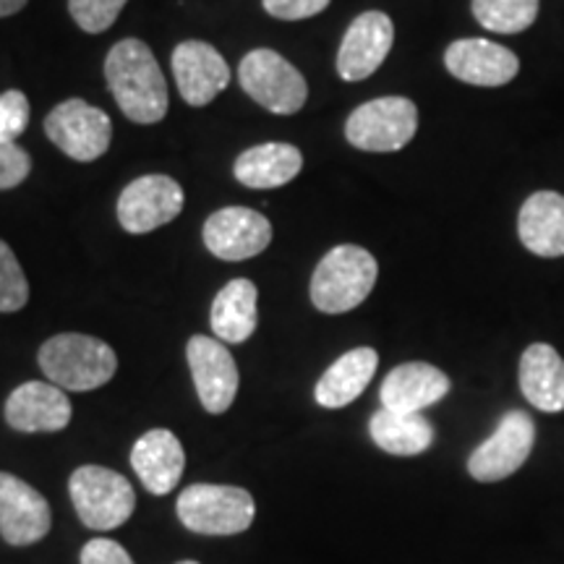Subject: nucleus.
Returning a JSON list of instances; mask_svg holds the SVG:
<instances>
[{
  "mask_svg": "<svg viewBox=\"0 0 564 564\" xmlns=\"http://www.w3.org/2000/svg\"><path fill=\"white\" fill-rule=\"evenodd\" d=\"M105 79L129 121L150 126L167 116V84L147 42L131 37L112 45Z\"/></svg>",
  "mask_w": 564,
  "mask_h": 564,
  "instance_id": "nucleus-1",
  "label": "nucleus"
},
{
  "mask_svg": "<svg viewBox=\"0 0 564 564\" xmlns=\"http://www.w3.org/2000/svg\"><path fill=\"white\" fill-rule=\"evenodd\" d=\"M40 369L51 384L70 392H89L108 384L118 371V356L97 337L63 333L40 348Z\"/></svg>",
  "mask_w": 564,
  "mask_h": 564,
  "instance_id": "nucleus-2",
  "label": "nucleus"
},
{
  "mask_svg": "<svg viewBox=\"0 0 564 564\" xmlns=\"http://www.w3.org/2000/svg\"><path fill=\"white\" fill-rule=\"evenodd\" d=\"M379 264L361 246H335L312 274V303L324 314H345L369 299Z\"/></svg>",
  "mask_w": 564,
  "mask_h": 564,
  "instance_id": "nucleus-3",
  "label": "nucleus"
},
{
  "mask_svg": "<svg viewBox=\"0 0 564 564\" xmlns=\"http://www.w3.org/2000/svg\"><path fill=\"white\" fill-rule=\"evenodd\" d=\"M175 510L188 531L199 535H236L249 531L257 505L241 486L194 484L181 491Z\"/></svg>",
  "mask_w": 564,
  "mask_h": 564,
  "instance_id": "nucleus-4",
  "label": "nucleus"
},
{
  "mask_svg": "<svg viewBox=\"0 0 564 564\" xmlns=\"http://www.w3.org/2000/svg\"><path fill=\"white\" fill-rule=\"evenodd\" d=\"M68 491L79 520L91 531L121 528L133 514L137 494L129 478L102 465H82L68 478Z\"/></svg>",
  "mask_w": 564,
  "mask_h": 564,
  "instance_id": "nucleus-5",
  "label": "nucleus"
},
{
  "mask_svg": "<svg viewBox=\"0 0 564 564\" xmlns=\"http://www.w3.org/2000/svg\"><path fill=\"white\" fill-rule=\"evenodd\" d=\"M241 89L274 116H293L306 105L308 84L291 61L274 51H251L238 68Z\"/></svg>",
  "mask_w": 564,
  "mask_h": 564,
  "instance_id": "nucleus-6",
  "label": "nucleus"
},
{
  "mask_svg": "<svg viewBox=\"0 0 564 564\" xmlns=\"http://www.w3.org/2000/svg\"><path fill=\"white\" fill-rule=\"evenodd\" d=\"M419 131V108L408 97H379L350 112L345 139L361 152H398Z\"/></svg>",
  "mask_w": 564,
  "mask_h": 564,
  "instance_id": "nucleus-7",
  "label": "nucleus"
},
{
  "mask_svg": "<svg viewBox=\"0 0 564 564\" xmlns=\"http://www.w3.org/2000/svg\"><path fill=\"white\" fill-rule=\"evenodd\" d=\"M45 133L66 158L91 162L108 152L112 123L105 110L79 100V97H70L47 112Z\"/></svg>",
  "mask_w": 564,
  "mask_h": 564,
  "instance_id": "nucleus-8",
  "label": "nucleus"
},
{
  "mask_svg": "<svg viewBox=\"0 0 564 564\" xmlns=\"http://www.w3.org/2000/svg\"><path fill=\"white\" fill-rule=\"evenodd\" d=\"M535 444V423L525 411H510L494 434L470 453L468 474L481 484H497L518 474Z\"/></svg>",
  "mask_w": 564,
  "mask_h": 564,
  "instance_id": "nucleus-9",
  "label": "nucleus"
},
{
  "mask_svg": "<svg viewBox=\"0 0 564 564\" xmlns=\"http://www.w3.org/2000/svg\"><path fill=\"white\" fill-rule=\"evenodd\" d=\"M183 202L186 194L171 175H141L118 196V223L133 236L152 232L173 223L181 215Z\"/></svg>",
  "mask_w": 564,
  "mask_h": 564,
  "instance_id": "nucleus-10",
  "label": "nucleus"
},
{
  "mask_svg": "<svg viewBox=\"0 0 564 564\" xmlns=\"http://www.w3.org/2000/svg\"><path fill=\"white\" fill-rule=\"evenodd\" d=\"M186 358L204 411L212 415L228 411L238 394V366L225 343L207 335H194L186 345Z\"/></svg>",
  "mask_w": 564,
  "mask_h": 564,
  "instance_id": "nucleus-11",
  "label": "nucleus"
},
{
  "mask_svg": "<svg viewBox=\"0 0 564 564\" xmlns=\"http://www.w3.org/2000/svg\"><path fill=\"white\" fill-rule=\"evenodd\" d=\"M51 525L47 499L34 486L0 470V539L11 546H30L45 539Z\"/></svg>",
  "mask_w": 564,
  "mask_h": 564,
  "instance_id": "nucleus-12",
  "label": "nucleus"
},
{
  "mask_svg": "<svg viewBox=\"0 0 564 564\" xmlns=\"http://www.w3.org/2000/svg\"><path fill=\"white\" fill-rule=\"evenodd\" d=\"M272 241V225L249 207H225L204 223V243L223 262L259 257Z\"/></svg>",
  "mask_w": 564,
  "mask_h": 564,
  "instance_id": "nucleus-13",
  "label": "nucleus"
},
{
  "mask_svg": "<svg viewBox=\"0 0 564 564\" xmlns=\"http://www.w3.org/2000/svg\"><path fill=\"white\" fill-rule=\"evenodd\" d=\"M394 24L382 11H366L352 19L337 51V74L345 82H364L382 66L392 51Z\"/></svg>",
  "mask_w": 564,
  "mask_h": 564,
  "instance_id": "nucleus-14",
  "label": "nucleus"
},
{
  "mask_svg": "<svg viewBox=\"0 0 564 564\" xmlns=\"http://www.w3.org/2000/svg\"><path fill=\"white\" fill-rule=\"evenodd\" d=\"M173 76L181 97L194 108H204L230 84L228 63L209 42L186 40L173 51Z\"/></svg>",
  "mask_w": 564,
  "mask_h": 564,
  "instance_id": "nucleus-15",
  "label": "nucleus"
},
{
  "mask_svg": "<svg viewBox=\"0 0 564 564\" xmlns=\"http://www.w3.org/2000/svg\"><path fill=\"white\" fill-rule=\"evenodd\" d=\"M444 66L455 79L474 87H505L520 74V58L491 40H457L444 53Z\"/></svg>",
  "mask_w": 564,
  "mask_h": 564,
  "instance_id": "nucleus-16",
  "label": "nucleus"
},
{
  "mask_svg": "<svg viewBox=\"0 0 564 564\" xmlns=\"http://www.w3.org/2000/svg\"><path fill=\"white\" fill-rule=\"evenodd\" d=\"M6 423L13 432H63L70 423V400L51 382H26L6 400Z\"/></svg>",
  "mask_w": 564,
  "mask_h": 564,
  "instance_id": "nucleus-17",
  "label": "nucleus"
},
{
  "mask_svg": "<svg viewBox=\"0 0 564 564\" xmlns=\"http://www.w3.org/2000/svg\"><path fill=\"white\" fill-rule=\"evenodd\" d=\"M449 377L432 364H400L382 382V408L398 413H421L440 403L449 392Z\"/></svg>",
  "mask_w": 564,
  "mask_h": 564,
  "instance_id": "nucleus-18",
  "label": "nucleus"
},
{
  "mask_svg": "<svg viewBox=\"0 0 564 564\" xmlns=\"http://www.w3.org/2000/svg\"><path fill=\"white\" fill-rule=\"evenodd\" d=\"M131 465L147 491L154 497H165L181 481L183 468H186V453L173 432L152 429L133 444Z\"/></svg>",
  "mask_w": 564,
  "mask_h": 564,
  "instance_id": "nucleus-19",
  "label": "nucleus"
},
{
  "mask_svg": "<svg viewBox=\"0 0 564 564\" xmlns=\"http://www.w3.org/2000/svg\"><path fill=\"white\" fill-rule=\"evenodd\" d=\"M518 236L535 257H564V196L556 192L528 196L518 215Z\"/></svg>",
  "mask_w": 564,
  "mask_h": 564,
  "instance_id": "nucleus-20",
  "label": "nucleus"
},
{
  "mask_svg": "<svg viewBox=\"0 0 564 564\" xmlns=\"http://www.w3.org/2000/svg\"><path fill=\"white\" fill-rule=\"evenodd\" d=\"M518 382L533 408L544 413L564 411V361L552 345L533 343L523 352Z\"/></svg>",
  "mask_w": 564,
  "mask_h": 564,
  "instance_id": "nucleus-21",
  "label": "nucleus"
},
{
  "mask_svg": "<svg viewBox=\"0 0 564 564\" xmlns=\"http://www.w3.org/2000/svg\"><path fill=\"white\" fill-rule=\"evenodd\" d=\"M377 366L379 356L373 348H352L348 352H343V356L322 373L319 382H316V403L322 408H329V411L350 405L352 400L361 398L366 387L371 384Z\"/></svg>",
  "mask_w": 564,
  "mask_h": 564,
  "instance_id": "nucleus-22",
  "label": "nucleus"
},
{
  "mask_svg": "<svg viewBox=\"0 0 564 564\" xmlns=\"http://www.w3.org/2000/svg\"><path fill=\"white\" fill-rule=\"evenodd\" d=\"M259 291L251 280L238 278L223 285L212 303V333L220 343H246L257 329Z\"/></svg>",
  "mask_w": 564,
  "mask_h": 564,
  "instance_id": "nucleus-23",
  "label": "nucleus"
},
{
  "mask_svg": "<svg viewBox=\"0 0 564 564\" xmlns=\"http://www.w3.org/2000/svg\"><path fill=\"white\" fill-rule=\"evenodd\" d=\"M303 167V154L299 147L285 141H270L246 150L236 160V178L249 188H280L291 183Z\"/></svg>",
  "mask_w": 564,
  "mask_h": 564,
  "instance_id": "nucleus-24",
  "label": "nucleus"
},
{
  "mask_svg": "<svg viewBox=\"0 0 564 564\" xmlns=\"http://www.w3.org/2000/svg\"><path fill=\"white\" fill-rule=\"evenodd\" d=\"M369 434L379 449L398 457L421 455L434 444V426L421 413H398L387 408L371 415Z\"/></svg>",
  "mask_w": 564,
  "mask_h": 564,
  "instance_id": "nucleus-25",
  "label": "nucleus"
},
{
  "mask_svg": "<svg viewBox=\"0 0 564 564\" xmlns=\"http://www.w3.org/2000/svg\"><path fill=\"white\" fill-rule=\"evenodd\" d=\"M474 17L484 30L520 34L539 19V0H474Z\"/></svg>",
  "mask_w": 564,
  "mask_h": 564,
  "instance_id": "nucleus-26",
  "label": "nucleus"
},
{
  "mask_svg": "<svg viewBox=\"0 0 564 564\" xmlns=\"http://www.w3.org/2000/svg\"><path fill=\"white\" fill-rule=\"evenodd\" d=\"M30 301V282L21 270L17 253L9 249V243L0 241V312L13 314L21 312Z\"/></svg>",
  "mask_w": 564,
  "mask_h": 564,
  "instance_id": "nucleus-27",
  "label": "nucleus"
},
{
  "mask_svg": "<svg viewBox=\"0 0 564 564\" xmlns=\"http://www.w3.org/2000/svg\"><path fill=\"white\" fill-rule=\"evenodd\" d=\"M126 3L129 0H68V11L84 32L100 34L116 24Z\"/></svg>",
  "mask_w": 564,
  "mask_h": 564,
  "instance_id": "nucleus-28",
  "label": "nucleus"
},
{
  "mask_svg": "<svg viewBox=\"0 0 564 564\" xmlns=\"http://www.w3.org/2000/svg\"><path fill=\"white\" fill-rule=\"evenodd\" d=\"M30 123V100L24 91L11 89L0 95V141H13Z\"/></svg>",
  "mask_w": 564,
  "mask_h": 564,
  "instance_id": "nucleus-29",
  "label": "nucleus"
},
{
  "mask_svg": "<svg viewBox=\"0 0 564 564\" xmlns=\"http://www.w3.org/2000/svg\"><path fill=\"white\" fill-rule=\"evenodd\" d=\"M32 173V160L17 141H0V192L17 188Z\"/></svg>",
  "mask_w": 564,
  "mask_h": 564,
  "instance_id": "nucleus-30",
  "label": "nucleus"
},
{
  "mask_svg": "<svg viewBox=\"0 0 564 564\" xmlns=\"http://www.w3.org/2000/svg\"><path fill=\"white\" fill-rule=\"evenodd\" d=\"M333 0H262L264 11L282 21H301L322 13Z\"/></svg>",
  "mask_w": 564,
  "mask_h": 564,
  "instance_id": "nucleus-31",
  "label": "nucleus"
},
{
  "mask_svg": "<svg viewBox=\"0 0 564 564\" xmlns=\"http://www.w3.org/2000/svg\"><path fill=\"white\" fill-rule=\"evenodd\" d=\"M82 564H133L129 552L112 539H95L82 549Z\"/></svg>",
  "mask_w": 564,
  "mask_h": 564,
  "instance_id": "nucleus-32",
  "label": "nucleus"
},
{
  "mask_svg": "<svg viewBox=\"0 0 564 564\" xmlns=\"http://www.w3.org/2000/svg\"><path fill=\"white\" fill-rule=\"evenodd\" d=\"M24 6L26 0H0V19L13 17V13H19Z\"/></svg>",
  "mask_w": 564,
  "mask_h": 564,
  "instance_id": "nucleus-33",
  "label": "nucleus"
},
{
  "mask_svg": "<svg viewBox=\"0 0 564 564\" xmlns=\"http://www.w3.org/2000/svg\"><path fill=\"white\" fill-rule=\"evenodd\" d=\"M175 564H199V562H194V560H183V562H175Z\"/></svg>",
  "mask_w": 564,
  "mask_h": 564,
  "instance_id": "nucleus-34",
  "label": "nucleus"
}]
</instances>
